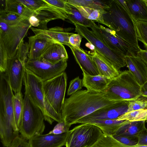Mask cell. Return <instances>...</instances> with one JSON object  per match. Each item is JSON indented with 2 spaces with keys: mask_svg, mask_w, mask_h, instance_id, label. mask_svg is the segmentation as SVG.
<instances>
[{
  "mask_svg": "<svg viewBox=\"0 0 147 147\" xmlns=\"http://www.w3.org/2000/svg\"><path fill=\"white\" fill-rule=\"evenodd\" d=\"M119 101L109 97L105 93L78 90L65 99L61 114L63 121L70 127L82 118Z\"/></svg>",
  "mask_w": 147,
  "mask_h": 147,
  "instance_id": "cell-1",
  "label": "cell"
},
{
  "mask_svg": "<svg viewBox=\"0 0 147 147\" xmlns=\"http://www.w3.org/2000/svg\"><path fill=\"white\" fill-rule=\"evenodd\" d=\"M103 14V24L115 31L127 42L140 49L138 44L134 22L129 14L117 0H109Z\"/></svg>",
  "mask_w": 147,
  "mask_h": 147,
  "instance_id": "cell-2",
  "label": "cell"
},
{
  "mask_svg": "<svg viewBox=\"0 0 147 147\" xmlns=\"http://www.w3.org/2000/svg\"><path fill=\"white\" fill-rule=\"evenodd\" d=\"M67 76L64 72L43 81V88L46 115L45 120L52 124L54 121L63 122L61 114L65 101Z\"/></svg>",
  "mask_w": 147,
  "mask_h": 147,
  "instance_id": "cell-3",
  "label": "cell"
},
{
  "mask_svg": "<svg viewBox=\"0 0 147 147\" xmlns=\"http://www.w3.org/2000/svg\"><path fill=\"white\" fill-rule=\"evenodd\" d=\"M141 87L129 71L125 70L111 80L105 93L111 98L130 101L140 96Z\"/></svg>",
  "mask_w": 147,
  "mask_h": 147,
  "instance_id": "cell-4",
  "label": "cell"
},
{
  "mask_svg": "<svg viewBox=\"0 0 147 147\" xmlns=\"http://www.w3.org/2000/svg\"><path fill=\"white\" fill-rule=\"evenodd\" d=\"M24 99V112L19 132L23 138L28 140L36 135L42 134L45 128V118L42 111L26 91Z\"/></svg>",
  "mask_w": 147,
  "mask_h": 147,
  "instance_id": "cell-5",
  "label": "cell"
},
{
  "mask_svg": "<svg viewBox=\"0 0 147 147\" xmlns=\"http://www.w3.org/2000/svg\"><path fill=\"white\" fill-rule=\"evenodd\" d=\"M74 24L75 27V32L92 45L97 53L107 62L119 70L126 66L124 55L110 48L88 27L76 23Z\"/></svg>",
  "mask_w": 147,
  "mask_h": 147,
  "instance_id": "cell-6",
  "label": "cell"
},
{
  "mask_svg": "<svg viewBox=\"0 0 147 147\" xmlns=\"http://www.w3.org/2000/svg\"><path fill=\"white\" fill-rule=\"evenodd\" d=\"M31 25L28 20H24L17 24L9 25L0 20V40L7 51L8 59L16 55L18 48L27 35Z\"/></svg>",
  "mask_w": 147,
  "mask_h": 147,
  "instance_id": "cell-7",
  "label": "cell"
},
{
  "mask_svg": "<svg viewBox=\"0 0 147 147\" xmlns=\"http://www.w3.org/2000/svg\"><path fill=\"white\" fill-rule=\"evenodd\" d=\"M29 47L23 40L19 44L16 55L8 59L5 74L14 93L21 92L25 63L28 58Z\"/></svg>",
  "mask_w": 147,
  "mask_h": 147,
  "instance_id": "cell-8",
  "label": "cell"
},
{
  "mask_svg": "<svg viewBox=\"0 0 147 147\" xmlns=\"http://www.w3.org/2000/svg\"><path fill=\"white\" fill-rule=\"evenodd\" d=\"M97 126L89 123H82L68 131L66 147H91L103 135Z\"/></svg>",
  "mask_w": 147,
  "mask_h": 147,
  "instance_id": "cell-9",
  "label": "cell"
},
{
  "mask_svg": "<svg viewBox=\"0 0 147 147\" xmlns=\"http://www.w3.org/2000/svg\"><path fill=\"white\" fill-rule=\"evenodd\" d=\"M95 34L105 42L110 48L125 56L137 55L138 49L118 35L116 32L106 28L94 21L91 20L89 27Z\"/></svg>",
  "mask_w": 147,
  "mask_h": 147,
  "instance_id": "cell-10",
  "label": "cell"
},
{
  "mask_svg": "<svg viewBox=\"0 0 147 147\" xmlns=\"http://www.w3.org/2000/svg\"><path fill=\"white\" fill-rule=\"evenodd\" d=\"M67 60H63L53 64L40 58L34 59L28 58L25 67L44 81L64 72L67 66Z\"/></svg>",
  "mask_w": 147,
  "mask_h": 147,
  "instance_id": "cell-11",
  "label": "cell"
},
{
  "mask_svg": "<svg viewBox=\"0 0 147 147\" xmlns=\"http://www.w3.org/2000/svg\"><path fill=\"white\" fill-rule=\"evenodd\" d=\"M23 82L25 91L33 103L46 115L43 81L25 67Z\"/></svg>",
  "mask_w": 147,
  "mask_h": 147,
  "instance_id": "cell-12",
  "label": "cell"
},
{
  "mask_svg": "<svg viewBox=\"0 0 147 147\" xmlns=\"http://www.w3.org/2000/svg\"><path fill=\"white\" fill-rule=\"evenodd\" d=\"M129 102L120 101L100 108L80 119L76 123H87L100 120L117 119L128 111Z\"/></svg>",
  "mask_w": 147,
  "mask_h": 147,
  "instance_id": "cell-13",
  "label": "cell"
},
{
  "mask_svg": "<svg viewBox=\"0 0 147 147\" xmlns=\"http://www.w3.org/2000/svg\"><path fill=\"white\" fill-rule=\"evenodd\" d=\"M68 131L59 134L37 135L28 142L30 147H62L65 145Z\"/></svg>",
  "mask_w": 147,
  "mask_h": 147,
  "instance_id": "cell-14",
  "label": "cell"
},
{
  "mask_svg": "<svg viewBox=\"0 0 147 147\" xmlns=\"http://www.w3.org/2000/svg\"><path fill=\"white\" fill-rule=\"evenodd\" d=\"M30 28L35 35L53 40L69 47L71 45L69 42V38L74 33L69 32L73 30V28H63L59 26L44 29L33 27Z\"/></svg>",
  "mask_w": 147,
  "mask_h": 147,
  "instance_id": "cell-15",
  "label": "cell"
},
{
  "mask_svg": "<svg viewBox=\"0 0 147 147\" xmlns=\"http://www.w3.org/2000/svg\"><path fill=\"white\" fill-rule=\"evenodd\" d=\"M75 60L83 72L92 76L99 75L97 66L91 56L82 48L70 45Z\"/></svg>",
  "mask_w": 147,
  "mask_h": 147,
  "instance_id": "cell-16",
  "label": "cell"
},
{
  "mask_svg": "<svg viewBox=\"0 0 147 147\" xmlns=\"http://www.w3.org/2000/svg\"><path fill=\"white\" fill-rule=\"evenodd\" d=\"M129 71L141 86L147 82V65L137 55L125 56Z\"/></svg>",
  "mask_w": 147,
  "mask_h": 147,
  "instance_id": "cell-17",
  "label": "cell"
},
{
  "mask_svg": "<svg viewBox=\"0 0 147 147\" xmlns=\"http://www.w3.org/2000/svg\"><path fill=\"white\" fill-rule=\"evenodd\" d=\"M28 38V59H29L40 58L49 46L57 42L53 40L36 35L30 36Z\"/></svg>",
  "mask_w": 147,
  "mask_h": 147,
  "instance_id": "cell-18",
  "label": "cell"
},
{
  "mask_svg": "<svg viewBox=\"0 0 147 147\" xmlns=\"http://www.w3.org/2000/svg\"><path fill=\"white\" fill-rule=\"evenodd\" d=\"M83 86L92 92L103 93L106 91L108 86L111 80L105 77L97 75L92 76L83 72Z\"/></svg>",
  "mask_w": 147,
  "mask_h": 147,
  "instance_id": "cell-19",
  "label": "cell"
},
{
  "mask_svg": "<svg viewBox=\"0 0 147 147\" xmlns=\"http://www.w3.org/2000/svg\"><path fill=\"white\" fill-rule=\"evenodd\" d=\"M40 58L54 64L61 61L67 60L68 56L63 45L56 42L49 46Z\"/></svg>",
  "mask_w": 147,
  "mask_h": 147,
  "instance_id": "cell-20",
  "label": "cell"
},
{
  "mask_svg": "<svg viewBox=\"0 0 147 147\" xmlns=\"http://www.w3.org/2000/svg\"><path fill=\"white\" fill-rule=\"evenodd\" d=\"M92 52H88L96 63L99 75L112 80L118 76L121 72L107 62L94 49Z\"/></svg>",
  "mask_w": 147,
  "mask_h": 147,
  "instance_id": "cell-21",
  "label": "cell"
},
{
  "mask_svg": "<svg viewBox=\"0 0 147 147\" xmlns=\"http://www.w3.org/2000/svg\"><path fill=\"white\" fill-rule=\"evenodd\" d=\"M145 121H129L120 126L113 135L127 137H137L146 128Z\"/></svg>",
  "mask_w": 147,
  "mask_h": 147,
  "instance_id": "cell-22",
  "label": "cell"
},
{
  "mask_svg": "<svg viewBox=\"0 0 147 147\" xmlns=\"http://www.w3.org/2000/svg\"><path fill=\"white\" fill-rule=\"evenodd\" d=\"M129 13L134 22H147L146 0H126Z\"/></svg>",
  "mask_w": 147,
  "mask_h": 147,
  "instance_id": "cell-23",
  "label": "cell"
},
{
  "mask_svg": "<svg viewBox=\"0 0 147 147\" xmlns=\"http://www.w3.org/2000/svg\"><path fill=\"white\" fill-rule=\"evenodd\" d=\"M5 9L6 12L18 15L29 21L30 17L37 13L28 8L18 0H5Z\"/></svg>",
  "mask_w": 147,
  "mask_h": 147,
  "instance_id": "cell-24",
  "label": "cell"
},
{
  "mask_svg": "<svg viewBox=\"0 0 147 147\" xmlns=\"http://www.w3.org/2000/svg\"><path fill=\"white\" fill-rule=\"evenodd\" d=\"M128 121L127 120L119 121L117 119H103L94 121L88 123L98 127L104 134L112 136L118 128Z\"/></svg>",
  "mask_w": 147,
  "mask_h": 147,
  "instance_id": "cell-25",
  "label": "cell"
},
{
  "mask_svg": "<svg viewBox=\"0 0 147 147\" xmlns=\"http://www.w3.org/2000/svg\"><path fill=\"white\" fill-rule=\"evenodd\" d=\"M109 0H67L69 4L76 7H88L105 10L109 5Z\"/></svg>",
  "mask_w": 147,
  "mask_h": 147,
  "instance_id": "cell-26",
  "label": "cell"
},
{
  "mask_svg": "<svg viewBox=\"0 0 147 147\" xmlns=\"http://www.w3.org/2000/svg\"><path fill=\"white\" fill-rule=\"evenodd\" d=\"M13 104L15 121L19 131L24 109V99L21 92L15 94L13 98Z\"/></svg>",
  "mask_w": 147,
  "mask_h": 147,
  "instance_id": "cell-27",
  "label": "cell"
},
{
  "mask_svg": "<svg viewBox=\"0 0 147 147\" xmlns=\"http://www.w3.org/2000/svg\"><path fill=\"white\" fill-rule=\"evenodd\" d=\"M82 15L87 19L103 24V14L106 13L101 10L88 7H76Z\"/></svg>",
  "mask_w": 147,
  "mask_h": 147,
  "instance_id": "cell-28",
  "label": "cell"
},
{
  "mask_svg": "<svg viewBox=\"0 0 147 147\" xmlns=\"http://www.w3.org/2000/svg\"><path fill=\"white\" fill-rule=\"evenodd\" d=\"M94 147H147V146L127 145L118 141L112 136L104 135L96 143Z\"/></svg>",
  "mask_w": 147,
  "mask_h": 147,
  "instance_id": "cell-29",
  "label": "cell"
},
{
  "mask_svg": "<svg viewBox=\"0 0 147 147\" xmlns=\"http://www.w3.org/2000/svg\"><path fill=\"white\" fill-rule=\"evenodd\" d=\"M117 120H127L130 121H147V109L127 112L119 117Z\"/></svg>",
  "mask_w": 147,
  "mask_h": 147,
  "instance_id": "cell-30",
  "label": "cell"
},
{
  "mask_svg": "<svg viewBox=\"0 0 147 147\" xmlns=\"http://www.w3.org/2000/svg\"><path fill=\"white\" fill-rule=\"evenodd\" d=\"M70 6L71 13L68 15L67 20L73 24L76 23L89 28L91 20L84 18L76 7L71 5Z\"/></svg>",
  "mask_w": 147,
  "mask_h": 147,
  "instance_id": "cell-31",
  "label": "cell"
},
{
  "mask_svg": "<svg viewBox=\"0 0 147 147\" xmlns=\"http://www.w3.org/2000/svg\"><path fill=\"white\" fill-rule=\"evenodd\" d=\"M136 36L138 40L144 44L147 50V22H134Z\"/></svg>",
  "mask_w": 147,
  "mask_h": 147,
  "instance_id": "cell-32",
  "label": "cell"
},
{
  "mask_svg": "<svg viewBox=\"0 0 147 147\" xmlns=\"http://www.w3.org/2000/svg\"><path fill=\"white\" fill-rule=\"evenodd\" d=\"M31 10L37 13L41 10L48 7L49 4L45 0H18Z\"/></svg>",
  "mask_w": 147,
  "mask_h": 147,
  "instance_id": "cell-33",
  "label": "cell"
},
{
  "mask_svg": "<svg viewBox=\"0 0 147 147\" xmlns=\"http://www.w3.org/2000/svg\"><path fill=\"white\" fill-rule=\"evenodd\" d=\"M45 1L53 6L63 13L67 16L71 13L70 5L67 0H45Z\"/></svg>",
  "mask_w": 147,
  "mask_h": 147,
  "instance_id": "cell-34",
  "label": "cell"
},
{
  "mask_svg": "<svg viewBox=\"0 0 147 147\" xmlns=\"http://www.w3.org/2000/svg\"><path fill=\"white\" fill-rule=\"evenodd\" d=\"M24 20L25 19L17 14L6 12L3 10H0V20L9 25L17 24Z\"/></svg>",
  "mask_w": 147,
  "mask_h": 147,
  "instance_id": "cell-35",
  "label": "cell"
},
{
  "mask_svg": "<svg viewBox=\"0 0 147 147\" xmlns=\"http://www.w3.org/2000/svg\"><path fill=\"white\" fill-rule=\"evenodd\" d=\"M129 102L128 112L147 108V98L140 96L135 100Z\"/></svg>",
  "mask_w": 147,
  "mask_h": 147,
  "instance_id": "cell-36",
  "label": "cell"
},
{
  "mask_svg": "<svg viewBox=\"0 0 147 147\" xmlns=\"http://www.w3.org/2000/svg\"><path fill=\"white\" fill-rule=\"evenodd\" d=\"M8 59V57L7 51L3 42L0 40V73H5L6 71Z\"/></svg>",
  "mask_w": 147,
  "mask_h": 147,
  "instance_id": "cell-37",
  "label": "cell"
},
{
  "mask_svg": "<svg viewBox=\"0 0 147 147\" xmlns=\"http://www.w3.org/2000/svg\"><path fill=\"white\" fill-rule=\"evenodd\" d=\"M82 86V80L79 76L76 77L70 81L67 91V95L68 96L71 95L81 89Z\"/></svg>",
  "mask_w": 147,
  "mask_h": 147,
  "instance_id": "cell-38",
  "label": "cell"
},
{
  "mask_svg": "<svg viewBox=\"0 0 147 147\" xmlns=\"http://www.w3.org/2000/svg\"><path fill=\"white\" fill-rule=\"evenodd\" d=\"M112 136L117 141L125 145L133 146L136 145L138 144V137H127L115 135Z\"/></svg>",
  "mask_w": 147,
  "mask_h": 147,
  "instance_id": "cell-39",
  "label": "cell"
},
{
  "mask_svg": "<svg viewBox=\"0 0 147 147\" xmlns=\"http://www.w3.org/2000/svg\"><path fill=\"white\" fill-rule=\"evenodd\" d=\"M69 127L66 125L63 121L58 123L51 131L49 134H59L68 131Z\"/></svg>",
  "mask_w": 147,
  "mask_h": 147,
  "instance_id": "cell-40",
  "label": "cell"
},
{
  "mask_svg": "<svg viewBox=\"0 0 147 147\" xmlns=\"http://www.w3.org/2000/svg\"><path fill=\"white\" fill-rule=\"evenodd\" d=\"M8 147H30L27 140L21 136L16 137Z\"/></svg>",
  "mask_w": 147,
  "mask_h": 147,
  "instance_id": "cell-41",
  "label": "cell"
},
{
  "mask_svg": "<svg viewBox=\"0 0 147 147\" xmlns=\"http://www.w3.org/2000/svg\"><path fill=\"white\" fill-rule=\"evenodd\" d=\"M82 36L78 34H73L69 38V42L71 46L80 47Z\"/></svg>",
  "mask_w": 147,
  "mask_h": 147,
  "instance_id": "cell-42",
  "label": "cell"
},
{
  "mask_svg": "<svg viewBox=\"0 0 147 147\" xmlns=\"http://www.w3.org/2000/svg\"><path fill=\"white\" fill-rule=\"evenodd\" d=\"M137 137L138 139L137 145L147 146V129L146 128Z\"/></svg>",
  "mask_w": 147,
  "mask_h": 147,
  "instance_id": "cell-43",
  "label": "cell"
},
{
  "mask_svg": "<svg viewBox=\"0 0 147 147\" xmlns=\"http://www.w3.org/2000/svg\"><path fill=\"white\" fill-rule=\"evenodd\" d=\"M137 56L147 65V50L141 49L137 52Z\"/></svg>",
  "mask_w": 147,
  "mask_h": 147,
  "instance_id": "cell-44",
  "label": "cell"
},
{
  "mask_svg": "<svg viewBox=\"0 0 147 147\" xmlns=\"http://www.w3.org/2000/svg\"><path fill=\"white\" fill-rule=\"evenodd\" d=\"M29 21L32 26L38 27L40 25L39 19L35 15L30 17Z\"/></svg>",
  "mask_w": 147,
  "mask_h": 147,
  "instance_id": "cell-45",
  "label": "cell"
},
{
  "mask_svg": "<svg viewBox=\"0 0 147 147\" xmlns=\"http://www.w3.org/2000/svg\"><path fill=\"white\" fill-rule=\"evenodd\" d=\"M140 96L147 98V82L141 86Z\"/></svg>",
  "mask_w": 147,
  "mask_h": 147,
  "instance_id": "cell-46",
  "label": "cell"
},
{
  "mask_svg": "<svg viewBox=\"0 0 147 147\" xmlns=\"http://www.w3.org/2000/svg\"><path fill=\"white\" fill-rule=\"evenodd\" d=\"M122 7L129 14V9L126 0H117ZM130 15V14H129Z\"/></svg>",
  "mask_w": 147,
  "mask_h": 147,
  "instance_id": "cell-47",
  "label": "cell"
},
{
  "mask_svg": "<svg viewBox=\"0 0 147 147\" xmlns=\"http://www.w3.org/2000/svg\"><path fill=\"white\" fill-rule=\"evenodd\" d=\"M146 1H147V0H146Z\"/></svg>",
  "mask_w": 147,
  "mask_h": 147,
  "instance_id": "cell-48",
  "label": "cell"
},
{
  "mask_svg": "<svg viewBox=\"0 0 147 147\" xmlns=\"http://www.w3.org/2000/svg\"><path fill=\"white\" fill-rule=\"evenodd\" d=\"M146 122H147V121Z\"/></svg>",
  "mask_w": 147,
  "mask_h": 147,
  "instance_id": "cell-49",
  "label": "cell"
}]
</instances>
